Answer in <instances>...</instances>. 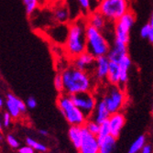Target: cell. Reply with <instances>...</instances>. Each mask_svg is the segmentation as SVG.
<instances>
[{
  "mask_svg": "<svg viewBox=\"0 0 153 153\" xmlns=\"http://www.w3.org/2000/svg\"><path fill=\"white\" fill-rule=\"evenodd\" d=\"M86 17L81 16L69 23V32L66 42L63 45L64 51L70 59H74L86 51Z\"/></svg>",
  "mask_w": 153,
  "mask_h": 153,
  "instance_id": "6da1fadb",
  "label": "cell"
},
{
  "mask_svg": "<svg viewBox=\"0 0 153 153\" xmlns=\"http://www.w3.org/2000/svg\"><path fill=\"white\" fill-rule=\"evenodd\" d=\"M63 80V93L73 95L93 90L94 81L90 73L79 70L73 64L61 72Z\"/></svg>",
  "mask_w": 153,
  "mask_h": 153,
  "instance_id": "7a4b0ae2",
  "label": "cell"
},
{
  "mask_svg": "<svg viewBox=\"0 0 153 153\" xmlns=\"http://www.w3.org/2000/svg\"><path fill=\"white\" fill-rule=\"evenodd\" d=\"M57 105L63 117L71 126L82 127L83 125H85L87 118L74 105V101L71 98V95L65 93H62L57 99Z\"/></svg>",
  "mask_w": 153,
  "mask_h": 153,
  "instance_id": "3957f363",
  "label": "cell"
},
{
  "mask_svg": "<svg viewBox=\"0 0 153 153\" xmlns=\"http://www.w3.org/2000/svg\"><path fill=\"white\" fill-rule=\"evenodd\" d=\"M110 43L104 32L88 25L86 29V51L94 58L107 56L110 50Z\"/></svg>",
  "mask_w": 153,
  "mask_h": 153,
  "instance_id": "277c9868",
  "label": "cell"
},
{
  "mask_svg": "<svg viewBox=\"0 0 153 153\" xmlns=\"http://www.w3.org/2000/svg\"><path fill=\"white\" fill-rule=\"evenodd\" d=\"M96 10L109 21L115 23L130 11L128 0H99Z\"/></svg>",
  "mask_w": 153,
  "mask_h": 153,
  "instance_id": "5b68a950",
  "label": "cell"
},
{
  "mask_svg": "<svg viewBox=\"0 0 153 153\" xmlns=\"http://www.w3.org/2000/svg\"><path fill=\"white\" fill-rule=\"evenodd\" d=\"M102 99L105 101L109 112L111 114H115L119 112L126 102V94L119 85H111L107 87Z\"/></svg>",
  "mask_w": 153,
  "mask_h": 153,
  "instance_id": "8992f818",
  "label": "cell"
},
{
  "mask_svg": "<svg viewBox=\"0 0 153 153\" xmlns=\"http://www.w3.org/2000/svg\"><path fill=\"white\" fill-rule=\"evenodd\" d=\"M135 14L130 10L114 23V39L128 44L130 30L135 23Z\"/></svg>",
  "mask_w": 153,
  "mask_h": 153,
  "instance_id": "52a82bcc",
  "label": "cell"
},
{
  "mask_svg": "<svg viewBox=\"0 0 153 153\" xmlns=\"http://www.w3.org/2000/svg\"><path fill=\"white\" fill-rule=\"evenodd\" d=\"M71 98L74 101V105L86 117V118L93 117L97 105V102L92 91L73 94L71 95Z\"/></svg>",
  "mask_w": 153,
  "mask_h": 153,
  "instance_id": "ba28073f",
  "label": "cell"
},
{
  "mask_svg": "<svg viewBox=\"0 0 153 153\" xmlns=\"http://www.w3.org/2000/svg\"><path fill=\"white\" fill-rule=\"evenodd\" d=\"M82 138L81 147L78 149L80 153H99L100 143L97 136L90 133L86 128L83 126L82 128Z\"/></svg>",
  "mask_w": 153,
  "mask_h": 153,
  "instance_id": "9c48e42d",
  "label": "cell"
},
{
  "mask_svg": "<svg viewBox=\"0 0 153 153\" xmlns=\"http://www.w3.org/2000/svg\"><path fill=\"white\" fill-rule=\"evenodd\" d=\"M68 32L69 24L56 23L49 27L47 30V35L52 42L59 45H64L68 37Z\"/></svg>",
  "mask_w": 153,
  "mask_h": 153,
  "instance_id": "30bf717a",
  "label": "cell"
},
{
  "mask_svg": "<svg viewBox=\"0 0 153 153\" xmlns=\"http://www.w3.org/2000/svg\"><path fill=\"white\" fill-rule=\"evenodd\" d=\"M6 106L7 112L12 117L17 118L21 113H25L27 110V105L21 99L13 94H7L6 99Z\"/></svg>",
  "mask_w": 153,
  "mask_h": 153,
  "instance_id": "8fae6325",
  "label": "cell"
},
{
  "mask_svg": "<svg viewBox=\"0 0 153 153\" xmlns=\"http://www.w3.org/2000/svg\"><path fill=\"white\" fill-rule=\"evenodd\" d=\"M52 19L55 23L69 24L72 19V14L65 2L56 3L51 9Z\"/></svg>",
  "mask_w": 153,
  "mask_h": 153,
  "instance_id": "7c38bea8",
  "label": "cell"
},
{
  "mask_svg": "<svg viewBox=\"0 0 153 153\" xmlns=\"http://www.w3.org/2000/svg\"><path fill=\"white\" fill-rule=\"evenodd\" d=\"M95 60L96 58H94L91 53H89L88 51H85L80 54L79 56L74 58L72 60V64L77 69H79V70L88 72L91 74L94 72Z\"/></svg>",
  "mask_w": 153,
  "mask_h": 153,
  "instance_id": "4fadbf2b",
  "label": "cell"
},
{
  "mask_svg": "<svg viewBox=\"0 0 153 153\" xmlns=\"http://www.w3.org/2000/svg\"><path fill=\"white\" fill-rule=\"evenodd\" d=\"M128 54V44L121 42L117 39H114L113 44L111 45L107 57L110 62H120V61L126 57Z\"/></svg>",
  "mask_w": 153,
  "mask_h": 153,
  "instance_id": "5bb4252c",
  "label": "cell"
},
{
  "mask_svg": "<svg viewBox=\"0 0 153 153\" xmlns=\"http://www.w3.org/2000/svg\"><path fill=\"white\" fill-rule=\"evenodd\" d=\"M110 67V60L107 56H101L96 58L95 65L94 69V76L97 81H104L107 80V75Z\"/></svg>",
  "mask_w": 153,
  "mask_h": 153,
  "instance_id": "9a60e30c",
  "label": "cell"
},
{
  "mask_svg": "<svg viewBox=\"0 0 153 153\" xmlns=\"http://www.w3.org/2000/svg\"><path fill=\"white\" fill-rule=\"evenodd\" d=\"M86 17L87 24L95 27V29L101 30L102 32H105L106 27L108 25V20L102 15L100 12H98L96 9L90 12Z\"/></svg>",
  "mask_w": 153,
  "mask_h": 153,
  "instance_id": "2e32d148",
  "label": "cell"
},
{
  "mask_svg": "<svg viewBox=\"0 0 153 153\" xmlns=\"http://www.w3.org/2000/svg\"><path fill=\"white\" fill-rule=\"evenodd\" d=\"M108 123H109V127H110V130H111V135L114 136L115 137H117L121 132V129L125 124V117L124 116L117 112L115 114H111L109 119H108Z\"/></svg>",
  "mask_w": 153,
  "mask_h": 153,
  "instance_id": "e0dca14e",
  "label": "cell"
},
{
  "mask_svg": "<svg viewBox=\"0 0 153 153\" xmlns=\"http://www.w3.org/2000/svg\"><path fill=\"white\" fill-rule=\"evenodd\" d=\"M111 116V113L103 99H101L98 103H97L95 111H94V121L99 123L100 125L104 123L105 121L108 120Z\"/></svg>",
  "mask_w": 153,
  "mask_h": 153,
  "instance_id": "ac0fdd59",
  "label": "cell"
},
{
  "mask_svg": "<svg viewBox=\"0 0 153 153\" xmlns=\"http://www.w3.org/2000/svg\"><path fill=\"white\" fill-rule=\"evenodd\" d=\"M107 81L110 85H120V67L117 62H110Z\"/></svg>",
  "mask_w": 153,
  "mask_h": 153,
  "instance_id": "d6986e66",
  "label": "cell"
},
{
  "mask_svg": "<svg viewBox=\"0 0 153 153\" xmlns=\"http://www.w3.org/2000/svg\"><path fill=\"white\" fill-rule=\"evenodd\" d=\"M120 67V85H125L128 80V71L131 66V59L128 55L124 57L120 62H118Z\"/></svg>",
  "mask_w": 153,
  "mask_h": 153,
  "instance_id": "ffe728a7",
  "label": "cell"
},
{
  "mask_svg": "<svg viewBox=\"0 0 153 153\" xmlns=\"http://www.w3.org/2000/svg\"><path fill=\"white\" fill-rule=\"evenodd\" d=\"M82 128L79 126H71L70 129H69V137L70 140L74 146L75 149H79L82 143Z\"/></svg>",
  "mask_w": 153,
  "mask_h": 153,
  "instance_id": "44dd1931",
  "label": "cell"
},
{
  "mask_svg": "<svg viewBox=\"0 0 153 153\" xmlns=\"http://www.w3.org/2000/svg\"><path fill=\"white\" fill-rule=\"evenodd\" d=\"M116 138L114 136L110 135L105 140L100 141L99 153H112L116 147Z\"/></svg>",
  "mask_w": 153,
  "mask_h": 153,
  "instance_id": "7402d4cb",
  "label": "cell"
},
{
  "mask_svg": "<svg viewBox=\"0 0 153 153\" xmlns=\"http://www.w3.org/2000/svg\"><path fill=\"white\" fill-rule=\"evenodd\" d=\"M22 1H23L26 14L29 17L34 15L39 9V7H40L39 0H22Z\"/></svg>",
  "mask_w": 153,
  "mask_h": 153,
  "instance_id": "603a6c76",
  "label": "cell"
},
{
  "mask_svg": "<svg viewBox=\"0 0 153 153\" xmlns=\"http://www.w3.org/2000/svg\"><path fill=\"white\" fill-rule=\"evenodd\" d=\"M144 146H145V137L144 136H140L132 143V145L130 146L128 153H137L138 151L143 149Z\"/></svg>",
  "mask_w": 153,
  "mask_h": 153,
  "instance_id": "cb8c5ba5",
  "label": "cell"
},
{
  "mask_svg": "<svg viewBox=\"0 0 153 153\" xmlns=\"http://www.w3.org/2000/svg\"><path fill=\"white\" fill-rule=\"evenodd\" d=\"M76 2L81 8V11L87 16L88 14L94 9L93 8V0H76Z\"/></svg>",
  "mask_w": 153,
  "mask_h": 153,
  "instance_id": "d4e9b609",
  "label": "cell"
},
{
  "mask_svg": "<svg viewBox=\"0 0 153 153\" xmlns=\"http://www.w3.org/2000/svg\"><path fill=\"white\" fill-rule=\"evenodd\" d=\"M110 135H111V130L109 127V123H108V120H106L100 125V130H99V133L97 134V138H98V140L100 142Z\"/></svg>",
  "mask_w": 153,
  "mask_h": 153,
  "instance_id": "484cf974",
  "label": "cell"
},
{
  "mask_svg": "<svg viewBox=\"0 0 153 153\" xmlns=\"http://www.w3.org/2000/svg\"><path fill=\"white\" fill-rule=\"evenodd\" d=\"M26 143H27V145H29L31 148H33L35 150H38V151H40V152L47 151V147L45 145L36 141L35 140H33V138H31V137H27L26 138Z\"/></svg>",
  "mask_w": 153,
  "mask_h": 153,
  "instance_id": "4316f807",
  "label": "cell"
},
{
  "mask_svg": "<svg viewBox=\"0 0 153 153\" xmlns=\"http://www.w3.org/2000/svg\"><path fill=\"white\" fill-rule=\"evenodd\" d=\"M85 127L86 128V129H87L90 133H92V134H94V135H95V136H97V134L99 133V130H100V124H99V123H97V122L94 121V120L86 121V123H85Z\"/></svg>",
  "mask_w": 153,
  "mask_h": 153,
  "instance_id": "83f0119b",
  "label": "cell"
},
{
  "mask_svg": "<svg viewBox=\"0 0 153 153\" xmlns=\"http://www.w3.org/2000/svg\"><path fill=\"white\" fill-rule=\"evenodd\" d=\"M53 83H54L55 89L60 93H63V80H62V73L56 74V75H55V77H54Z\"/></svg>",
  "mask_w": 153,
  "mask_h": 153,
  "instance_id": "f1b7e54d",
  "label": "cell"
},
{
  "mask_svg": "<svg viewBox=\"0 0 153 153\" xmlns=\"http://www.w3.org/2000/svg\"><path fill=\"white\" fill-rule=\"evenodd\" d=\"M7 142L13 149H17L19 147V143L18 140L13 135H7Z\"/></svg>",
  "mask_w": 153,
  "mask_h": 153,
  "instance_id": "f546056e",
  "label": "cell"
},
{
  "mask_svg": "<svg viewBox=\"0 0 153 153\" xmlns=\"http://www.w3.org/2000/svg\"><path fill=\"white\" fill-rule=\"evenodd\" d=\"M150 31H151V26H150V24L149 23H148V24H146V25H144L142 27H141V30H140V35H141V37L142 38H149V34H150Z\"/></svg>",
  "mask_w": 153,
  "mask_h": 153,
  "instance_id": "4dcf8cb0",
  "label": "cell"
},
{
  "mask_svg": "<svg viewBox=\"0 0 153 153\" xmlns=\"http://www.w3.org/2000/svg\"><path fill=\"white\" fill-rule=\"evenodd\" d=\"M11 115L7 112H5L4 115H3V126L5 128H8L9 127V125L11 123Z\"/></svg>",
  "mask_w": 153,
  "mask_h": 153,
  "instance_id": "1f68e13d",
  "label": "cell"
},
{
  "mask_svg": "<svg viewBox=\"0 0 153 153\" xmlns=\"http://www.w3.org/2000/svg\"><path fill=\"white\" fill-rule=\"evenodd\" d=\"M26 105L29 108L33 109V108H35L37 106V100L34 98V97H30V98H27V100L26 102Z\"/></svg>",
  "mask_w": 153,
  "mask_h": 153,
  "instance_id": "d6a6232c",
  "label": "cell"
},
{
  "mask_svg": "<svg viewBox=\"0 0 153 153\" xmlns=\"http://www.w3.org/2000/svg\"><path fill=\"white\" fill-rule=\"evenodd\" d=\"M35 149L33 148H31L30 146L27 145V146H24V147H21L19 149V153H35L34 151Z\"/></svg>",
  "mask_w": 153,
  "mask_h": 153,
  "instance_id": "836d02e7",
  "label": "cell"
},
{
  "mask_svg": "<svg viewBox=\"0 0 153 153\" xmlns=\"http://www.w3.org/2000/svg\"><path fill=\"white\" fill-rule=\"evenodd\" d=\"M151 152H152V149L151 146L149 145H145L141 149V153H151Z\"/></svg>",
  "mask_w": 153,
  "mask_h": 153,
  "instance_id": "e575fe53",
  "label": "cell"
},
{
  "mask_svg": "<svg viewBox=\"0 0 153 153\" xmlns=\"http://www.w3.org/2000/svg\"><path fill=\"white\" fill-rule=\"evenodd\" d=\"M50 1H51V0H39L40 7H45V6H47L50 3Z\"/></svg>",
  "mask_w": 153,
  "mask_h": 153,
  "instance_id": "d590c367",
  "label": "cell"
},
{
  "mask_svg": "<svg viewBox=\"0 0 153 153\" xmlns=\"http://www.w3.org/2000/svg\"><path fill=\"white\" fill-rule=\"evenodd\" d=\"M39 133H40V135H42V136H48V131L47 130H45V129H40L39 130Z\"/></svg>",
  "mask_w": 153,
  "mask_h": 153,
  "instance_id": "8d00e7d4",
  "label": "cell"
},
{
  "mask_svg": "<svg viewBox=\"0 0 153 153\" xmlns=\"http://www.w3.org/2000/svg\"><path fill=\"white\" fill-rule=\"evenodd\" d=\"M149 24H150V26H151V29L153 30V11H152V15H151L150 20H149Z\"/></svg>",
  "mask_w": 153,
  "mask_h": 153,
  "instance_id": "74e56055",
  "label": "cell"
},
{
  "mask_svg": "<svg viewBox=\"0 0 153 153\" xmlns=\"http://www.w3.org/2000/svg\"><path fill=\"white\" fill-rule=\"evenodd\" d=\"M3 105H4V100H3V98H1L0 99V107H3Z\"/></svg>",
  "mask_w": 153,
  "mask_h": 153,
  "instance_id": "f35d334b",
  "label": "cell"
},
{
  "mask_svg": "<svg viewBox=\"0 0 153 153\" xmlns=\"http://www.w3.org/2000/svg\"><path fill=\"white\" fill-rule=\"evenodd\" d=\"M152 112H153V109H152Z\"/></svg>",
  "mask_w": 153,
  "mask_h": 153,
  "instance_id": "ab89813d",
  "label": "cell"
}]
</instances>
